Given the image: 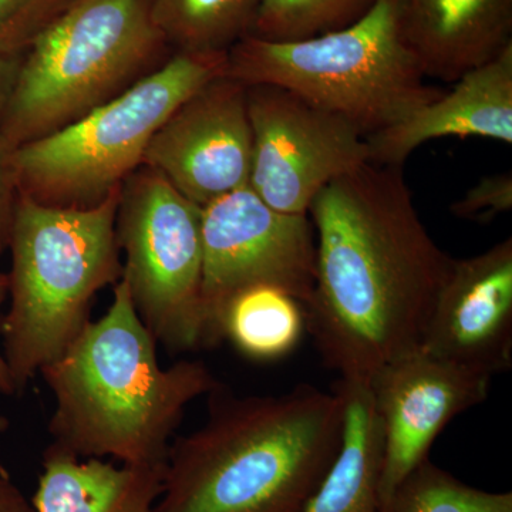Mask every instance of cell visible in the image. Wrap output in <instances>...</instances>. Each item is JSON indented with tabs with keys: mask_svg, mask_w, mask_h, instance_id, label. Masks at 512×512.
Here are the masks:
<instances>
[{
	"mask_svg": "<svg viewBox=\"0 0 512 512\" xmlns=\"http://www.w3.org/2000/svg\"><path fill=\"white\" fill-rule=\"evenodd\" d=\"M308 215L316 279L306 330L340 379L369 383L419 348L454 258L421 222L403 167L360 165L320 191Z\"/></svg>",
	"mask_w": 512,
	"mask_h": 512,
	"instance_id": "cell-1",
	"label": "cell"
},
{
	"mask_svg": "<svg viewBox=\"0 0 512 512\" xmlns=\"http://www.w3.org/2000/svg\"><path fill=\"white\" fill-rule=\"evenodd\" d=\"M208 396L204 424L171 443L156 512H305L342 446V396Z\"/></svg>",
	"mask_w": 512,
	"mask_h": 512,
	"instance_id": "cell-2",
	"label": "cell"
},
{
	"mask_svg": "<svg viewBox=\"0 0 512 512\" xmlns=\"http://www.w3.org/2000/svg\"><path fill=\"white\" fill-rule=\"evenodd\" d=\"M113 293L109 311L40 372L55 396L50 446L79 460L164 468L188 404L220 382L201 360L161 367L123 279Z\"/></svg>",
	"mask_w": 512,
	"mask_h": 512,
	"instance_id": "cell-3",
	"label": "cell"
},
{
	"mask_svg": "<svg viewBox=\"0 0 512 512\" xmlns=\"http://www.w3.org/2000/svg\"><path fill=\"white\" fill-rule=\"evenodd\" d=\"M121 187L92 208L39 204L19 192L10 231V305L0 322L16 394L64 355L90 323L97 293L116 285Z\"/></svg>",
	"mask_w": 512,
	"mask_h": 512,
	"instance_id": "cell-4",
	"label": "cell"
},
{
	"mask_svg": "<svg viewBox=\"0 0 512 512\" xmlns=\"http://www.w3.org/2000/svg\"><path fill=\"white\" fill-rule=\"evenodd\" d=\"M173 53L153 0H72L23 53L0 136L15 148L50 136L127 92Z\"/></svg>",
	"mask_w": 512,
	"mask_h": 512,
	"instance_id": "cell-5",
	"label": "cell"
},
{
	"mask_svg": "<svg viewBox=\"0 0 512 512\" xmlns=\"http://www.w3.org/2000/svg\"><path fill=\"white\" fill-rule=\"evenodd\" d=\"M224 74L245 86L274 84L292 90L348 120L365 137L443 94L426 83L404 40L396 0H376L348 28L309 39L244 37L228 50Z\"/></svg>",
	"mask_w": 512,
	"mask_h": 512,
	"instance_id": "cell-6",
	"label": "cell"
},
{
	"mask_svg": "<svg viewBox=\"0 0 512 512\" xmlns=\"http://www.w3.org/2000/svg\"><path fill=\"white\" fill-rule=\"evenodd\" d=\"M227 53H173L116 99L50 136L16 147L19 192L50 207L101 204L143 165L151 138L171 113L225 73Z\"/></svg>",
	"mask_w": 512,
	"mask_h": 512,
	"instance_id": "cell-7",
	"label": "cell"
},
{
	"mask_svg": "<svg viewBox=\"0 0 512 512\" xmlns=\"http://www.w3.org/2000/svg\"><path fill=\"white\" fill-rule=\"evenodd\" d=\"M116 235L134 308L168 352L204 348L201 208L147 165L121 184Z\"/></svg>",
	"mask_w": 512,
	"mask_h": 512,
	"instance_id": "cell-8",
	"label": "cell"
},
{
	"mask_svg": "<svg viewBox=\"0 0 512 512\" xmlns=\"http://www.w3.org/2000/svg\"><path fill=\"white\" fill-rule=\"evenodd\" d=\"M201 315L204 348L222 340V322L239 293L281 289L302 306L316 279V234L308 214L269 207L249 185L201 208Z\"/></svg>",
	"mask_w": 512,
	"mask_h": 512,
	"instance_id": "cell-9",
	"label": "cell"
},
{
	"mask_svg": "<svg viewBox=\"0 0 512 512\" xmlns=\"http://www.w3.org/2000/svg\"><path fill=\"white\" fill-rule=\"evenodd\" d=\"M252 127L249 187L269 207L308 214L320 191L370 163L348 120L274 84L247 86Z\"/></svg>",
	"mask_w": 512,
	"mask_h": 512,
	"instance_id": "cell-10",
	"label": "cell"
},
{
	"mask_svg": "<svg viewBox=\"0 0 512 512\" xmlns=\"http://www.w3.org/2000/svg\"><path fill=\"white\" fill-rule=\"evenodd\" d=\"M143 165L158 171L200 208L249 185L252 127L247 86L222 74L201 87L158 128Z\"/></svg>",
	"mask_w": 512,
	"mask_h": 512,
	"instance_id": "cell-11",
	"label": "cell"
},
{
	"mask_svg": "<svg viewBox=\"0 0 512 512\" xmlns=\"http://www.w3.org/2000/svg\"><path fill=\"white\" fill-rule=\"evenodd\" d=\"M490 382L491 377L420 348L390 360L370 377L383 430L382 507L397 485L429 458L447 424L487 399Z\"/></svg>",
	"mask_w": 512,
	"mask_h": 512,
	"instance_id": "cell-12",
	"label": "cell"
},
{
	"mask_svg": "<svg viewBox=\"0 0 512 512\" xmlns=\"http://www.w3.org/2000/svg\"><path fill=\"white\" fill-rule=\"evenodd\" d=\"M419 348L481 375L512 365V238L453 259Z\"/></svg>",
	"mask_w": 512,
	"mask_h": 512,
	"instance_id": "cell-13",
	"label": "cell"
},
{
	"mask_svg": "<svg viewBox=\"0 0 512 512\" xmlns=\"http://www.w3.org/2000/svg\"><path fill=\"white\" fill-rule=\"evenodd\" d=\"M453 84L406 119L367 136L370 163L403 167L413 151L437 138L481 137L511 146L512 43Z\"/></svg>",
	"mask_w": 512,
	"mask_h": 512,
	"instance_id": "cell-14",
	"label": "cell"
},
{
	"mask_svg": "<svg viewBox=\"0 0 512 512\" xmlns=\"http://www.w3.org/2000/svg\"><path fill=\"white\" fill-rule=\"evenodd\" d=\"M404 40L427 77L454 83L512 43V0H396Z\"/></svg>",
	"mask_w": 512,
	"mask_h": 512,
	"instance_id": "cell-15",
	"label": "cell"
},
{
	"mask_svg": "<svg viewBox=\"0 0 512 512\" xmlns=\"http://www.w3.org/2000/svg\"><path fill=\"white\" fill-rule=\"evenodd\" d=\"M164 468L79 460L49 444L32 503L37 512H156Z\"/></svg>",
	"mask_w": 512,
	"mask_h": 512,
	"instance_id": "cell-16",
	"label": "cell"
},
{
	"mask_svg": "<svg viewBox=\"0 0 512 512\" xmlns=\"http://www.w3.org/2000/svg\"><path fill=\"white\" fill-rule=\"evenodd\" d=\"M333 389L343 399L342 446L305 512H383V430L369 383L339 379Z\"/></svg>",
	"mask_w": 512,
	"mask_h": 512,
	"instance_id": "cell-17",
	"label": "cell"
},
{
	"mask_svg": "<svg viewBox=\"0 0 512 512\" xmlns=\"http://www.w3.org/2000/svg\"><path fill=\"white\" fill-rule=\"evenodd\" d=\"M305 330V312L298 299L272 286H258L229 303L222 339L249 359L268 362L289 355Z\"/></svg>",
	"mask_w": 512,
	"mask_h": 512,
	"instance_id": "cell-18",
	"label": "cell"
},
{
	"mask_svg": "<svg viewBox=\"0 0 512 512\" xmlns=\"http://www.w3.org/2000/svg\"><path fill=\"white\" fill-rule=\"evenodd\" d=\"M264 0H153V16L174 53H227L251 35Z\"/></svg>",
	"mask_w": 512,
	"mask_h": 512,
	"instance_id": "cell-19",
	"label": "cell"
},
{
	"mask_svg": "<svg viewBox=\"0 0 512 512\" xmlns=\"http://www.w3.org/2000/svg\"><path fill=\"white\" fill-rule=\"evenodd\" d=\"M383 512H512V493H490L457 480L429 458L414 468Z\"/></svg>",
	"mask_w": 512,
	"mask_h": 512,
	"instance_id": "cell-20",
	"label": "cell"
},
{
	"mask_svg": "<svg viewBox=\"0 0 512 512\" xmlns=\"http://www.w3.org/2000/svg\"><path fill=\"white\" fill-rule=\"evenodd\" d=\"M376 0H264L251 35L268 42H295L348 28Z\"/></svg>",
	"mask_w": 512,
	"mask_h": 512,
	"instance_id": "cell-21",
	"label": "cell"
},
{
	"mask_svg": "<svg viewBox=\"0 0 512 512\" xmlns=\"http://www.w3.org/2000/svg\"><path fill=\"white\" fill-rule=\"evenodd\" d=\"M72 0H0V52L23 56Z\"/></svg>",
	"mask_w": 512,
	"mask_h": 512,
	"instance_id": "cell-22",
	"label": "cell"
},
{
	"mask_svg": "<svg viewBox=\"0 0 512 512\" xmlns=\"http://www.w3.org/2000/svg\"><path fill=\"white\" fill-rule=\"evenodd\" d=\"M512 173L487 175L481 178L463 198L453 202L451 214L461 220L476 221L480 224L493 221L498 215L511 211Z\"/></svg>",
	"mask_w": 512,
	"mask_h": 512,
	"instance_id": "cell-23",
	"label": "cell"
},
{
	"mask_svg": "<svg viewBox=\"0 0 512 512\" xmlns=\"http://www.w3.org/2000/svg\"><path fill=\"white\" fill-rule=\"evenodd\" d=\"M13 151L8 141L0 136V255L9 248L10 231L18 201V183L13 168Z\"/></svg>",
	"mask_w": 512,
	"mask_h": 512,
	"instance_id": "cell-24",
	"label": "cell"
},
{
	"mask_svg": "<svg viewBox=\"0 0 512 512\" xmlns=\"http://www.w3.org/2000/svg\"><path fill=\"white\" fill-rule=\"evenodd\" d=\"M0 512H37L8 473H0Z\"/></svg>",
	"mask_w": 512,
	"mask_h": 512,
	"instance_id": "cell-25",
	"label": "cell"
},
{
	"mask_svg": "<svg viewBox=\"0 0 512 512\" xmlns=\"http://www.w3.org/2000/svg\"><path fill=\"white\" fill-rule=\"evenodd\" d=\"M22 57L0 52V119L15 86Z\"/></svg>",
	"mask_w": 512,
	"mask_h": 512,
	"instance_id": "cell-26",
	"label": "cell"
},
{
	"mask_svg": "<svg viewBox=\"0 0 512 512\" xmlns=\"http://www.w3.org/2000/svg\"><path fill=\"white\" fill-rule=\"evenodd\" d=\"M9 296V276L0 272V309ZM0 394L3 396H15L16 390L13 386L12 377H10L8 365H6L5 357L0 350Z\"/></svg>",
	"mask_w": 512,
	"mask_h": 512,
	"instance_id": "cell-27",
	"label": "cell"
},
{
	"mask_svg": "<svg viewBox=\"0 0 512 512\" xmlns=\"http://www.w3.org/2000/svg\"><path fill=\"white\" fill-rule=\"evenodd\" d=\"M9 426L10 421L8 417L2 416V414H0V433H5V431L9 429ZM0 473H8V471L2 467V464H0Z\"/></svg>",
	"mask_w": 512,
	"mask_h": 512,
	"instance_id": "cell-28",
	"label": "cell"
}]
</instances>
